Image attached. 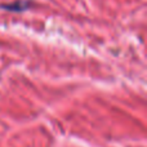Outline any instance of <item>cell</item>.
I'll return each mask as SVG.
<instances>
[{"mask_svg":"<svg viewBox=\"0 0 147 147\" xmlns=\"http://www.w3.org/2000/svg\"><path fill=\"white\" fill-rule=\"evenodd\" d=\"M32 3L30 0H16L13 3H7V4H1L0 8L8 12H23V10H27L31 7Z\"/></svg>","mask_w":147,"mask_h":147,"instance_id":"cell-1","label":"cell"}]
</instances>
